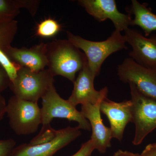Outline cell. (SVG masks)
<instances>
[{
	"mask_svg": "<svg viewBox=\"0 0 156 156\" xmlns=\"http://www.w3.org/2000/svg\"><path fill=\"white\" fill-rule=\"evenodd\" d=\"M48 70L54 76H62L74 83L76 75L83 69L87 58L68 40L47 44Z\"/></svg>",
	"mask_w": 156,
	"mask_h": 156,
	"instance_id": "1",
	"label": "cell"
},
{
	"mask_svg": "<svg viewBox=\"0 0 156 156\" xmlns=\"http://www.w3.org/2000/svg\"><path fill=\"white\" fill-rule=\"evenodd\" d=\"M68 40L83 51L89 69L95 77L99 75L101 66L109 56L127 48L125 36L115 30L105 41H92L67 32Z\"/></svg>",
	"mask_w": 156,
	"mask_h": 156,
	"instance_id": "2",
	"label": "cell"
},
{
	"mask_svg": "<svg viewBox=\"0 0 156 156\" xmlns=\"http://www.w3.org/2000/svg\"><path fill=\"white\" fill-rule=\"evenodd\" d=\"M53 77L48 69L35 72L20 67L17 77L11 82L9 87L20 99L37 103L54 85Z\"/></svg>",
	"mask_w": 156,
	"mask_h": 156,
	"instance_id": "3",
	"label": "cell"
},
{
	"mask_svg": "<svg viewBox=\"0 0 156 156\" xmlns=\"http://www.w3.org/2000/svg\"><path fill=\"white\" fill-rule=\"evenodd\" d=\"M132 103V122L135 125L132 143L141 144L144 140L156 128V100L144 95L134 84L129 83Z\"/></svg>",
	"mask_w": 156,
	"mask_h": 156,
	"instance_id": "4",
	"label": "cell"
},
{
	"mask_svg": "<svg viewBox=\"0 0 156 156\" xmlns=\"http://www.w3.org/2000/svg\"><path fill=\"white\" fill-rule=\"evenodd\" d=\"M6 114L10 127L17 135L34 134L42 124L41 108L38 103L20 99L14 95L7 104Z\"/></svg>",
	"mask_w": 156,
	"mask_h": 156,
	"instance_id": "5",
	"label": "cell"
},
{
	"mask_svg": "<svg viewBox=\"0 0 156 156\" xmlns=\"http://www.w3.org/2000/svg\"><path fill=\"white\" fill-rule=\"evenodd\" d=\"M41 108L42 126H49L55 118L66 119L78 124L80 129L85 131L91 130L89 121L84 117L76 107L60 97L53 85L42 98Z\"/></svg>",
	"mask_w": 156,
	"mask_h": 156,
	"instance_id": "6",
	"label": "cell"
},
{
	"mask_svg": "<svg viewBox=\"0 0 156 156\" xmlns=\"http://www.w3.org/2000/svg\"><path fill=\"white\" fill-rule=\"evenodd\" d=\"M117 74L125 83H132L144 95L156 100V67H144L128 57L119 65Z\"/></svg>",
	"mask_w": 156,
	"mask_h": 156,
	"instance_id": "7",
	"label": "cell"
},
{
	"mask_svg": "<svg viewBox=\"0 0 156 156\" xmlns=\"http://www.w3.org/2000/svg\"><path fill=\"white\" fill-rule=\"evenodd\" d=\"M81 134L80 129L78 126H68L57 130L56 136L49 142L37 145L24 143L15 147L11 156H53Z\"/></svg>",
	"mask_w": 156,
	"mask_h": 156,
	"instance_id": "8",
	"label": "cell"
},
{
	"mask_svg": "<svg viewBox=\"0 0 156 156\" xmlns=\"http://www.w3.org/2000/svg\"><path fill=\"white\" fill-rule=\"evenodd\" d=\"M78 3L99 22L108 19L111 20L115 30L121 32L131 25L130 15L120 12L114 0H80Z\"/></svg>",
	"mask_w": 156,
	"mask_h": 156,
	"instance_id": "9",
	"label": "cell"
},
{
	"mask_svg": "<svg viewBox=\"0 0 156 156\" xmlns=\"http://www.w3.org/2000/svg\"><path fill=\"white\" fill-rule=\"evenodd\" d=\"M95 78L89 69L87 60L73 83V89L68 99L70 103L75 107L86 103L95 105L107 97L108 93L107 87H104L99 91L95 90L94 85Z\"/></svg>",
	"mask_w": 156,
	"mask_h": 156,
	"instance_id": "10",
	"label": "cell"
},
{
	"mask_svg": "<svg viewBox=\"0 0 156 156\" xmlns=\"http://www.w3.org/2000/svg\"><path fill=\"white\" fill-rule=\"evenodd\" d=\"M126 43L132 50L129 56L136 63L144 67H156V41L144 36L138 31L128 28L125 31Z\"/></svg>",
	"mask_w": 156,
	"mask_h": 156,
	"instance_id": "11",
	"label": "cell"
},
{
	"mask_svg": "<svg viewBox=\"0 0 156 156\" xmlns=\"http://www.w3.org/2000/svg\"><path fill=\"white\" fill-rule=\"evenodd\" d=\"M131 106V100L117 102L110 100L107 97L101 103V112L108 119L112 137L119 141L123 139L126 126L129 122H132Z\"/></svg>",
	"mask_w": 156,
	"mask_h": 156,
	"instance_id": "12",
	"label": "cell"
},
{
	"mask_svg": "<svg viewBox=\"0 0 156 156\" xmlns=\"http://www.w3.org/2000/svg\"><path fill=\"white\" fill-rule=\"evenodd\" d=\"M102 101L95 105H81V112L90 124L92 131L90 139L94 143L95 150L101 154H104L111 147L112 137L110 128L105 126L101 115L100 107Z\"/></svg>",
	"mask_w": 156,
	"mask_h": 156,
	"instance_id": "13",
	"label": "cell"
},
{
	"mask_svg": "<svg viewBox=\"0 0 156 156\" xmlns=\"http://www.w3.org/2000/svg\"><path fill=\"white\" fill-rule=\"evenodd\" d=\"M47 44H42L30 48L9 47L5 51L9 58L20 67L35 72L45 69L48 66Z\"/></svg>",
	"mask_w": 156,
	"mask_h": 156,
	"instance_id": "14",
	"label": "cell"
},
{
	"mask_svg": "<svg viewBox=\"0 0 156 156\" xmlns=\"http://www.w3.org/2000/svg\"><path fill=\"white\" fill-rule=\"evenodd\" d=\"M131 11L134 16L131 25L139 26L144 30L147 37L156 31V14L147 6L136 0H132Z\"/></svg>",
	"mask_w": 156,
	"mask_h": 156,
	"instance_id": "15",
	"label": "cell"
},
{
	"mask_svg": "<svg viewBox=\"0 0 156 156\" xmlns=\"http://www.w3.org/2000/svg\"><path fill=\"white\" fill-rule=\"evenodd\" d=\"M38 3L36 1L0 0V23L14 20L21 8L28 9L34 15L36 12Z\"/></svg>",
	"mask_w": 156,
	"mask_h": 156,
	"instance_id": "16",
	"label": "cell"
},
{
	"mask_svg": "<svg viewBox=\"0 0 156 156\" xmlns=\"http://www.w3.org/2000/svg\"><path fill=\"white\" fill-rule=\"evenodd\" d=\"M17 30V22L15 20L0 23V49L4 52L11 46Z\"/></svg>",
	"mask_w": 156,
	"mask_h": 156,
	"instance_id": "17",
	"label": "cell"
},
{
	"mask_svg": "<svg viewBox=\"0 0 156 156\" xmlns=\"http://www.w3.org/2000/svg\"><path fill=\"white\" fill-rule=\"evenodd\" d=\"M60 30V26L53 19L44 20L38 24L37 34L42 37H51L56 35Z\"/></svg>",
	"mask_w": 156,
	"mask_h": 156,
	"instance_id": "18",
	"label": "cell"
},
{
	"mask_svg": "<svg viewBox=\"0 0 156 156\" xmlns=\"http://www.w3.org/2000/svg\"><path fill=\"white\" fill-rule=\"evenodd\" d=\"M0 65L5 71L11 82H13L17 77V73L20 66L13 62L1 49Z\"/></svg>",
	"mask_w": 156,
	"mask_h": 156,
	"instance_id": "19",
	"label": "cell"
},
{
	"mask_svg": "<svg viewBox=\"0 0 156 156\" xmlns=\"http://www.w3.org/2000/svg\"><path fill=\"white\" fill-rule=\"evenodd\" d=\"M57 130H55L51 126H42L38 135L34 137L30 142L32 145H37L49 142L56 136Z\"/></svg>",
	"mask_w": 156,
	"mask_h": 156,
	"instance_id": "20",
	"label": "cell"
},
{
	"mask_svg": "<svg viewBox=\"0 0 156 156\" xmlns=\"http://www.w3.org/2000/svg\"><path fill=\"white\" fill-rule=\"evenodd\" d=\"M16 144L12 139L0 140V156H11Z\"/></svg>",
	"mask_w": 156,
	"mask_h": 156,
	"instance_id": "21",
	"label": "cell"
},
{
	"mask_svg": "<svg viewBox=\"0 0 156 156\" xmlns=\"http://www.w3.org/2000/svg\"><path fill=\"white\" fill-rule=\"evenodd\" d=\"M95 150V148L94 143L90 139L83 144L80 149L75 154L69 156H91Z\"/></svg>",
	"mask_w": 156,
	"mask_h": 156,
	"instance_id": "22",
	"label": "cell"
},
{
	"mask_svg": "<svg viewBox=\"0 0 156 156\" xmlns=\"http://www.w3.org/2000/svg\"><path fill=\"white\" fill-rule=\"evenodd\" d=\"M11 81L5 71L0 65V94L10 86Z\"/></svg>",
	"mask_w": 156,
	"mask_h": 156,
	"instance_id": "23",
	"label": "cell"
},
{
	"mask_svg": "<svg viewBox=\"0 0 156 156\" xmlns=\"http://www.w3.org/2000/svg\"><path fill=\"white\" fill-rule=\"evenodd\" d=\"M140 156H156V149L154 147L152 144H150L146 147Z\"/></svg>",
	"mask_w": 156,
	"mask_h": 156,
	"instance_id": "24",
	"label": "cell"
},
{
	"mask_svg": "<svg viewBox=\"0 0 156 156\" xmlns=\"http://www.w3.org/2000/svg\"><path fill=\"white\" fill-rule=\"evenodd\" d=\"M6 107L7 104L3 96L0 94V121H1L4 117L6 113Z\"/></svg>",
	"mask_w": 156,
	"mask_h": 156,
	"instance_id": "25",
	"label": "cell"
},
{
	"mask_svg": "<svg viewBox=\"0 0 156 156\" xmlns=\"http://www.w3.org/2000/svg\"><path fill=\"white\" fill-rule=\"evenodd\" d=\"M112 156H140L139 154L134 153L127 151L119 150L114 154Z\"/></svg>",
	"mask_w": 156,
	"mask_h": 156,
	"instance_id": "26",
	"label": "cell"
},
{
	"mask_svg": "<svg viewBox=\"0 0 156 156\" xmlns=\"http://www.w3.org/2000/svg\"><path fill=\"white\" fill-rule=\"evenodd\" d=\"M151 37L152 38H153L154 39V40L156 41V35H152Z\"/></svg>",
	"mask_w": 156,
	"mask_h": 156,
	"instance_id": "27",
	"label": "cell"
},
{
	"mask_svg": "<svg viewBox=\"0 0 156 156\" xmlns=\"http://www.w3.org/2000/svg\"><path fill=\"white\" fill-rule=\"evenodd\" d=\"M154 146V147L156 149V142L152 144Z\"/></svg>",
	"mask_w": 156,
	"mask_h": 156,
	"instance_id": "28",
	"label": "cell"
}]
</instances>
